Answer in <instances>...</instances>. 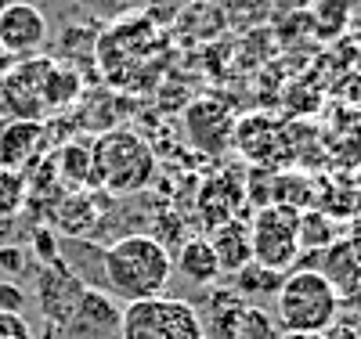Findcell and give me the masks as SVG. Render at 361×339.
<instances>
[{
  "label": "cell",
  "mask_w": 361,
  "mask_h": 339,
  "mask_svg": "<svg viewBox=\"0 0 361 339\" xmlns=\"http://www.w3.org/2000/svg\"><path fill=\"white\" fill-rule=\"evenodd\" d=\"M83 90L80 73L47 54L18 58L0 73V116L4 119H44L69 109Z\"/></svg>",
  "instance_id": "cell-1"
},
{
  "label": "cell",
  "mask_w": 361,
  "mask_h": 339,
  "mask_svg": "<svg viewBox=\"0 0 361 339\" xmlns=\"http://www.w3.org/2000/svg\"><path fill=\"white\" fill-rule=\"evenodd\" d=\"M173 278V260L156 235H123L102 253V285L123 303L163 296Z\"/></svg>",
  "instance_id": "cell-2"
},
{
  "label": "cell",
  "mask_w": 361,
  "mask_h": 339,
  "mask_svg": "<svg viewBox=\"0 0 361 339\" xmlns=\"http://www.w3.org/2000/svg\"><path fill=\"white\" fill-rule=\"evenodd\" d=\"M90 163H94V188L105 195H137L156 177V152L137 130L109 127L90 141Z\"/></svg>",
  "instance_id": "cell-3"
},
{
  "label": "cell",
  "mask_w": 361,
  "mask_h": 339,
  "mask_svg": "<svg viewBox=\"0 0 361 339\" xmlns=\"http://www.w3.org/2000/svg\"><path fill=\"white\" fill-rule=\"evenodd\" d=\"M340 289L318 267H296L275 292V321L282 332H325L340 318Z\"/></svg>",
  "instance_id": "cell-4"
},
{
  "label": "cell",
  "mask_w": 361,
  "mask_h": 339,
  "mask_svg": "<svg viewBox=\"0 0 361 339\" xmlns=\"http://www.w3.org/2000/svg\"><path fill=\"white\" fill-rule=\"evenodd\" d=\"M116 339H206L199 311L180 296L134 300L119 314Z\"/></svg>",
  "instance_id": "cell-5"
},
{
  "label": "cell",
  "mask_w": 361,
  "mask_h": 339,
  "mask_svg": "<svg viewBox=\"0 0 361 339\" xmlns=\"http://www.w3.org/2000/svg\"><path fill=\"white\" fill-rule=\"evenodd\" d=\"M296 224H300V209L293 206H260L250 221V245H253V264L286 274L296 257H300V242H296Z\"/></svg>",
  "instance_id": "cell-6"
},
{
  "label": "cell",
  "mask_w": 361,
  "mask_h": 339,
  "mask_svg": "<svg viewBox=\"0 0 361 339\" xmlns=\"http://www.w3.org/2000/svg\"><path fill=\"white\" fill-rule=\"evenodd\" d=\"M47 37H51V25L37 4H29V0H8L0 8V51L11 54L15 61L44 54Z\"/></svg>",
  "instance_id": "cell-7"
},
{
  "label": "cell",
  "mask_w": 361,
  "mask_h": 339,
  "mask_svg": "<svg viewBox=\"0 0 361 339\" xmlns=\"http://www.w3.org/2000/svg\"><path fill=\"white\" fill-rule=\"evenodd\" d=\"M87 289L90 285L80 278V274L62 257H58L54 264H47L44 274H40V282H37V300H40L44 318L54 328H66L73 321V314H76V307H80V300H83Z\"/></svg>",
  "instance_id": "cell-8"
},
{
  "label": "cell",
  "mask_w": 361,
  "mask_h": 339,
  "mask_svg": "<svg viewBox=\"0 0 361 339\" xmlns=\"http://www.w3.org/2000/svg\"><path fill=\"white\" fill-rule=\"evenodd\" d=\"M47 152V123L44 119H4L0 123V166L33 170Z\"/></svg>",
  "instance_id": "cell-9"
},
{
  "label": "cell",
  "mask_w": 361,
  "mask_h": 339,
  "mask_svg": "<svg viewBox=\"0 0 361 339\" xmlns=\"http://www.w3.org/2000/svg\"><path fill=\"white\" fill-rule=\"evenodd\" d=\"M185 127L192 134V141L206 152H224L235 137V119L228 116V109L221 101H195L185 116Z\"/></svg>",
  "instance_id": "cell-10"
},
{
  "label": "cell",
  "mask_w": 361,
  "mask_h": 339,
  "mask_svg": "<svg viewBox=\"0 0 361 339\" xmlns=\"http://www.w3.org/2000/svg\"><path fill=\"white\" fill-rule=\"evenodd\" d=\"M119 314H123V311H116L112 300H109L102 289L90 285V289L83 292L80 307H76L73 321L66 325V332H87V335H94V339H116V332H119Z\"/></svg>",
  "instance_id": "cell-11"
},
{
  "label": "cell",
  "mask_w": 361,
  "mask_h": 339,
  "mask_svg": "<svg viewBox=\"0 0 361 339\" xmlns=\"http://www.w3.org/2000/svg\"><path fill=\"white\" fill-rule=\"evenodd\" d=\"M209 245L221 260V271L228 274H238L243 267L253 264V245H250V221H221L214 224V235H209Z\"/></svg>",
  "instance_id": "cell-12"
},
{
  "label": "cell",
  "mask_w": 361,
  "mask_h": 339,
  "mask_svg": "<svg viewBox=\"0 0 361 339\" xmlns=\"http://www.w3.org/2000/svg\"><path fill=\"white\" fill-rule=\"evenodd\" d=\"M246 296L238 292H214L206 303V311H199L202 321V335L206 339H235V328L246 314Z\"/></svg>",
  "instance_id": "cell-13"
},
{
  "label": "cell",
  "mask_w": 361,
  "mask_h": 339,
  "mask_svg": "<svg viewBox=\"0 0 361 339\" xmlns=\"http://www.w3.org/2000/svg\"><path fill=\"white\" fill-rule=\"evenodd\" d=\"M173 271L180 274V278H188L192 285L217 282L221 260L214 253V245H209V238H188V242H180V249L173 257Z\"/></svg>",
  "instance_id": "cell-14"
},
{
  "label": "cell",
  "mask_w": 361,
  "mask_h": 339,
  "mask_svg": "<svg viewBox=\"0 0 361 339\" xmlns=\"http://www.w3.org/2000/svg\"><path fill=\"white\" fill-rule=\"evenodd\" d=\"M275 123H271L267 116H246V119H238L235 123V137L231 144L238 152H246V156L253 163H264L271 156V141H275Z\"/></svg>",
  "instance_id": "cell-15"
},
{
  "label": "cell",
  "mask_w": 361,
  "mask_h": 339,
  "mask_svg": "<svg viewBox=\"0 0 361 339\" xmlns=\"http://www.w3.org/2000/svg\"><path fill=\"white\" fill-rule=\"evenodd\" d=\"M51 163H54V173L62 177V180H69L76 192H90V188H94V163H90V144L73 141V144H66L62 152H58V159L51 156Z\"/></svg>",
  "instance_id": "cell-16"
},
{
  "label": "cell",
  "mask_w": 361,
  "mask_h": 339,
  "mask_svg": "<svg viewBox=\"0 0 361 339\" xmlns=\"http://www.w3.org/2000/svg\"><path fill=\"white\" fill-rule=\"evenodd\" d=\"M296 242H300V253H325L329 245L336 242V228L333 221L318 209H300V224H296Z\"/></svg>",
  "instance_id": "cell-17"
},
{
  "label": "cell",
  "mask_w": 361,
  "mask_h": 339,
  "mask_svg": "<svg viewBox=\"0 0 361 339\" xmlns=\"http://www.w3.org/2000/svg\"><path fill=\"white\" fill-rule=\"evenodd\" d=\"M54 217H58V224H62L66 235L80 238L90 224H98V209H94V199H90V192H76V195H69L62 206L54 209Z\"/></svg>",
  "instance_id": "cell-18"
},
{
  "label": "cell",
  "mask_w": 361,
  "mask_h": 339,
  "mask_svg": "<svg viewBox=\"0 0 361 339\" xmlns=\"http://www.w3.org/2000/svg\"><path fill=\"white\" fill-rule=\"evenodd\" d=\"M29 202V180L22 170L0 166V221H15Z\"/></svg>",
  "instance_id": "cell-19"
},
{
  "label": "cell",
  "mask_w": 361,
  "mask_h": 339,
  "mask_svg": "<svg viewBox=\"0 0 361 339\" xmlns=\"http://www.w3.org/2000/svg\"><path fill=\"white\" fill-rule=\"evenodd\" d=\"M282 335V328H279V321H275V314H267V311H260V307H246V314H243V321H238V328H235V339H279Z\"/></svg>",
  "instance_id": "cell-20"
},
{
  "label": "cell",
  "mask_w": 361,
  "mask_h": 339,
  "mask_svg": "<svg viewBox=\"0 0 361 339\" xmlns=\"http://www.w3.org/2000/svg\"><path fill=\"white\" fill-rule=\"evenodd\" d=\"M282 278H286V274L267 271V267H260V264H250V267H243V271L235 274L238 296H246V292H271V296H275L279 285H282Z\"/></svg>",
  "instance_id": "cell-21"
},
{
  "label": "cell",
  "mask_w": 361,
  "mask_h": 339,
  "mask_svg": "<svg viewBox=\"0 0 361 339\" xmlns=\"http://www.w3.org/2000/svg\"><path fill=\"white\" fill-rule=\"evenodd\" d=\"M0 339H37V335H33V325L25 321V314L0 311Z\"/></svg>",
  "instance_id": "cell-22"
},
{
  "label": "cell",
  "mask_w": 361,
  "mask_h": 339,
  "mask_svg": "<svg viewBox=\"0 0 361 339\" xmlns=\"http://www.w3.org/2000/svg\"><path fill=\"white\" fill-rule=\"evenodd\" d=\"M22 307H25V292H22L15 282H0V311L22 314Z\"/></svg>",
  "instance_id": "cell-23"
},
{
  "label": "cell",
  "mask_w": 361,
  "mask_h": 339,
  "mask_svg": "<svg viewBox=\"0 0 361 339\" xmlns=\"http://www.w3.org/2000/svg\"><path fill=\"white\" fill-rule=\"evenodd\" d=\"M18 267H22V253L15 249V245H0V271L18 274Z\"/></svg>",
  "instance_id": "cell-24"
},
{
  "label": "cell",
  "mask_w": 361,
  "mask_h": 339,
  "mask_svg": "<svg viewBox=\"0 0 361 339\" xmlns=\"http://www.w3.org/2000/svg\"><path fill=\"white\" fill-rule=\"evenodd\" d=\"M37 253H40V260H47V264L58 260V242H54L47 231H37Z\"/></svg>",
  "instance_id": "cell-25"
},
{
  "label": "cell",
  "mask_w": 361,
  "mask_h": 339,
  "mask_svg": "<svg viewBox=\"0 0 361 339\" xmlns=\"http://www.w3.org/2000/svg\"><path fill=\"white\" fill-rule=\"evenodd\" d=\"M322 339H361V332H357V325H343V321H333L325 332H322Z\"/></svg>",
  "instance_id": "cell-26"
},
{
  "label": "cell",
  "mask_w": 361,
  "mask_h": 339,
  "mask_svg": "<svg viewBox=\"0 0 361 339\" xmlns=\"http://www.w3.org/2000/svg\"><path fill=\"white\" fill-rule=\"evenodd\" d=\"M279 339H322V332H282Z\"/></svg>",
  "instance_id": "cell-27"
},
{
  "label": "cell",
  "mask_w": 361,
  "mask_h": 339,
  "mask_svg": "<svg viewBox=\"0 0 361 339\" xmlns=\"http://www.w3.org/2000/svg\"><path fill=\"white\" fill-rule=\"evenodd\" d=\"M4 4H8V0H0V8H4Z\"/></svg>",
  "instance_id": "cell-28"
}]
</instances>
